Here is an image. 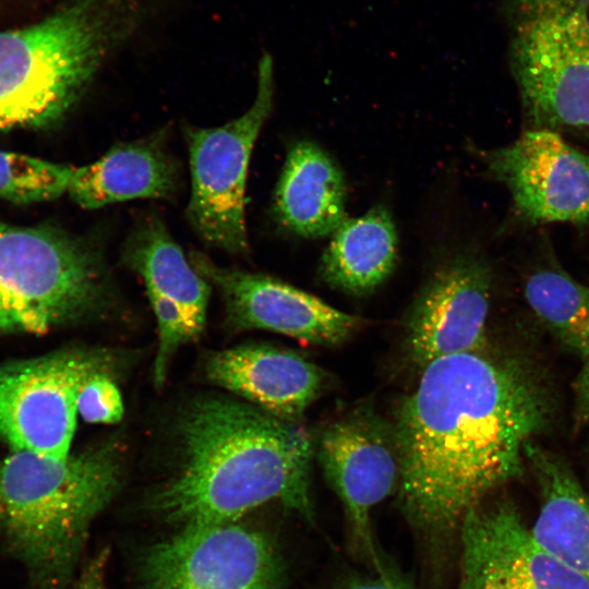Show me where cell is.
<instances>
[{"instance_id":"6da1fadb","label":"cell","mask_w":589,"mask_h":589,"mask_svg":"<svg viewBox=\"0 0 589 589\" xmlns=\"http://www.w3.org/2000/svg\"><path fill=\"white\" fill-rule=\"evenodd\" d=\"M549 413L544 386L514 359L474 351L423 368L393 431L409 524L431 541L460 529L488 494L521 473L525 447Z\"/></svg>"},{"instance_id":"7a4b0ae2","label":"cell","mask_w":589,"mask_h":589,"mask_svg":"<svg viewBox=\"0 0 589 589\" xmlns=\"http://www.w3.org/2000/svg\"><path fill=\"white\" fill-rule=\"evenodd\" d=\"M176 423L180 461L153 498L168 519L236 521L274 500L313 518V449L302 428L226 397L193 400Z\"/></svg>"},{"instance_id":"3957f363","label":"cell","mask_w":589,"mask_h":589,"mask_svg":"<svg viewBox=\"0 0 589 589\" xmlns=\"http://www.w3.org/2000/svg\"><path fill=\"white\" fill-rule=\"evenodd\" d=\"M121 476V447L112 441L65 457L12 450L0 461L1 530L35 589L69 584Z\"/></svg>"},{"instance_id":"277c9868","label":"cell","mask_w":589,"mask_h":589,"mask_svg":"<svg viewBox=\"0 0 589 589\" xmlns=\"http://www.w3.org/2000/svg\"><path fill=\"white\" fill-rule=\"evenodd\" d=\"M142 22L135 0H69L0 32V130L56 125Z\"/></svg>"},{"instance_id":"5b68a950","label":"cell","mask_w":589,"mask_h":589,"mask_svg":"<svg viewBox=\"0 0 589 589\" xmlns=\"http://www.w3.org/2000/svg\"><path fill=\"white\" fill-rule=\"evenodd\" d=\"M112 298L104 259L89 242L0 220V334H44L101 317Z\"/></svg>"},{"instance_id":"8992f818","label":"cell","mask_w":589,"mask_h":589,"mask_svg":"<svg viewBox=\"0 0 589 589\" xmlns=\"http://www.w3.org/2000/svg\"><path fill=\"white\" fill-rule=\"evenodd\" d=\"M503 11L533 128L589 132V0H503Z\"/></svg>"},{"instance_id":"52a82bcc","label":"cell","mask_w":589,"mask_h":589,"mask_svg":"<svg viewBox=\"0 0 589 589\" xmlns=\"http://www.w3.org/2000/svg\"><path fill=\"white\" fill-rule=\"evenodd\" d=\"M273 100V61L264 55L254 101L243 115L216 128H185L191 170L189 221L205 242L229 253L242 254L249 249L244 216L248 167Z\"/></svg>"},{"instance_id":"ba28073f","label":"cell","mask_w":589,"mask_h":589,"mask_svg":"<svg viewBox=\"0 0 589 589\" xmlns=\"http://www.w3.org/2000/svg\"><path fill=\"white\" fill-rule=\"evenodd\" d=\"M117 362L108 350L67 349L0 365V437L11 450L68 456L82 385Z\"/></svg>"},{"instance_id":"9c48e42d","label":"cell","mask_w":589,"mask_h":589,"mask_svg":"<svg viewBox=\"0 0 589 589\" xmlns=\"http://www.w3.org/2000/svg\"><path fill=\"white\" fill-rule=\"evenodd\" d=\"M142 589H283L284 565L262 532L229 522L190 524L144 555Z\"/></svg>"},{"instance_id":"30bf717a","label":"cell","mask_w":589,"mask_h":589,"mask_svg":"<svg viewBox=\"0 0 589 589\" xmlns=\"http://www.w3.org/2000/svg\"><path fill=\"white\" fill-rule=\"evenodd\" d=\"M493 178L508 190L515 213L529 224L589 221V155L560 132L531 128L485 154Z\"/></svg>"},{"instance_id":"8fae6325","label":"cell","mask_w":589,"mask_h":589,"mask_svg":"<svg viewBox=\"0 0 589 589\" xmlns=\"http://www.w3.org/2000/svg\"><path fill=\"white\" fill-rule=\"evenodd\" d=\"M317 459L341 500L357 550L374 569L384 565L375 548L371 512L399 483L394 432L368 408L327 425L317 440Z\"/></svg>"},{"instance_id":"7c38bea8","label":"cell","mask_w":589,"mask_h":589,"mask_svg":"<svg viewBox=\"0 0 589 589\" xmlns=\"http://www.w3.org/2000/svg\"><path fill=\"white\" fill-rule=\"evenodd\" d=\"M457 589H589L548 551L509 502L478 505L460 529Z\"/></svg>"},{"instance_id":"4fadbf2b","label":"cell","mask_w":589,"mask_h":589,"mask_svg":"<svg viewBox=\"0 0 589 589\" xmlns=\"http://www.w3.org/2000/svg\"><path fill=\"white\" fill-rule=\"evenodd\" d=\"M196 272L220 292L231 330L267 329L314 345H338L359 327V317L272 277L217 265L191 252Z\"/></svg>"},{"instance_id":"5bb4252c","label":"cell","mask_w":589,"mask_h":589,"mask_svg":"<svg viewBox=\"0 0 589 589\" xmlns=\"http://www.w3.org/2000/svg\"><path fill=\"white\" fill-rule=\"evenodd\" d=\"M492 274L481 259L460 255L430 278L407 323V350L420 368L450 354L481 351Z\"/></svg>"},{"instance_id":"9a60e30c","label":"cell","mask_w":589,"mask_h":589,"mask_svg":"<svg viewBox=\"0 0 589 589\" xmlns=\"http://www.w3.org/2000/svg\"><path fill=\"white\" fill-rule=\"evenodd\" d=\"M206 377L255 407L294 423L317 397L321 370L303 357L266 345H245L211 353Z\"/></svg>"},{"instance_id":"2e32d148","label":"cell","mask_w":589,"mask_h":589,"mask_svg":"<svg viewBox=\"0 0 589 589\" xmlns=\"http://www.w3.org/2000/svg\"><path fill=\"white\" fill-rule=\"evenodd\" d=\"M341 170L314 143L293 144L276 185L274 207L283 226L296 235H333L347 219Z\"/></svg>"},{"instance_id":"e0dca14e","label":"cell","mask_w":589,"mask_h":589,"mask_svg":"<svg viewBox=\"0 0 589 589\" xmlns=\"http://www.w3.org/2000/svg\"><path fill=\"white\" fill-rule=\"evenodd\" d=\"M540 489L531 531L548 551L589 586V495L555 454L530 442L525 447Z\"/></svg>"},{"instance_id":"ac0fdd59","label":"cell","mask_w":589,"mask_h":589,"mask_svg":"<svg viewBox=\"0 0 589 589\" xmlns=\"http://www.w3.org/2000/svg\"><path fill=\"white\" fill-rule=\"evenodd\" d=\"M173 161L153 141L113 147L98 160L73 167L67 193L81 207L99 208L134 199H161L177 188Z\"/></svg>"},{"instance_id":"d6986e66","label":"cell","mask_w":589,"mask_h":589,"mask_svg":"<svg viewBox=\"0 0 589 589\" xmlns=\"http://www.w3.org/2000/svg\"><path fill=\"white\" fill-rule=\"evenodd\" d=\"M123 261L156 292L183 311L195 338L206 321L209 283L187 260L164 223L157 217L139 224L123 248Z\"/></svg>"},{"instance_id":"ffe728a7","label":"cell","mask_w":589,"mask_h":589,"mask_svg":"<svg viewBox=\"0 0 589 589\" xmlns=\"http://www.w3.org/2000/svg\"><path fill=\"white\" fill-rule=\"evenodd\" d=\"M397 233L383 206L358 218H347L333 233L320 264L325 283L344 292L362 296L392 274L397 262Z\"/></svg>"},{"instance_id":"44dd1931","label":"cell","mask_w":589,"mask_h":589,"mask_svg":"<svg viewBox=\"0 0 589 589\" xmlns=\"http://www.w3.org/2000/svg\"><path fill=\"white\" fill-rule=\"evenodd\" d=\"M537 317L569 349L589 358V286L558 266L533 271L524 284Z\"/></svg>"},{"instance_id":"7402d4cb","label":"cell","mask_w":589,"mask_h":589,"mask_svg":"<svg viewBox=\"0 0 589 589\" xmlns=\"http://www.w3.org/2000/svg\"><path fill=\"white\" fill-rule=\"evenodd\" d=\"M73 167L0 149V197L14 203L49 201L67 193Z\"/></svg>"},{"instance_id":"603a6c76","label":"cell","mask_w":589,"mask_h":589,"mask_svg":"<svg viewBox=\"0 0 589 589\" xmlns=\"http://www.w3.org/2000/svg\"><path fill=\"white\" fill-rule=\"evenodd\" d=\"M157 320L159 344L154 360V382L163 386L168 364L180 345L195 339L181 308L153 291H146Z\"/></svg>"},{"instance_id":"cb8c5ba5","label":"cell","mask_w":589,"mask_h":589,"mask_svg":"<svg viewBox=\"0 0 589 589\" xmlns=\"http://www.w3.org/2000/svg\"><path fill=\"white\" fill-rule=\"evenodd\" d=\"M123 411L121 394L111 374H95L82 385L77 396V413L85 421L116 423L121 420Z\"/></svg>"},{"instance_id":"d4e9b609","label":"cell","mask_w":589,"mask_h":589,"mask_svg":"<svg viewBox=\"0 0 589 589\" xmlns=\"http://www.w3.org/2000/svg\"><path fill=\"white\" fill-rule=\"evenodd\" d=\"M339 589H413L397 572L385 564L371 576H351Z\"/></svg>"},{"instance_id":"484cf974","label":"cell","mask_w":589,"mask_h":589,"mask_svg":"<svg viewBox=\"0 0 589 589\" xmlns=\"http://www.w3.org/2000/svg\"><path fill=\"white\" fill-rule=\"evenodd\" d=\"M106 551L98 553L84 568L75 589H106Z\"/></svg>"},{"instance_id":"4316f807","label":"cell","mask_w":589,"mask_h":589,"mask_svg":"<svg viewBox=\"0 0 589 589\" xmlns=\"http://www.w3.org/2000/svg\"><path fill=\"white\" fill-rule=\"evenodd\" d=\"M580 390H581V406H582L584 414L589 421V358L587 359V368L584 372Z\"/></svg>"},{"instance_id":"83f0119b","label":"cell","mask_w":589,"mask_h":589,"mask_svg":"<svg viewBox=\"0 0 589 589\" xmlns=\"http://www.w3.org/2000/svg\"><path fill=\"white\" fill-rule=\"evenodd\" d=\"M2 528V507H1V503H0V530Z\"/></svg>"}]
</instances>
